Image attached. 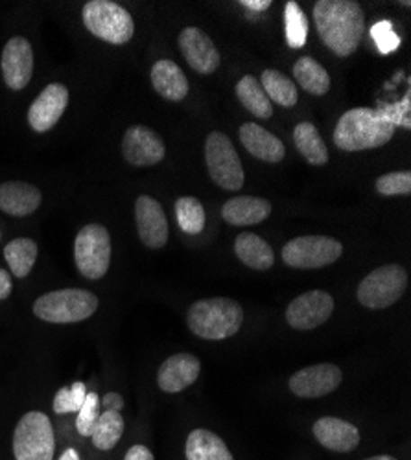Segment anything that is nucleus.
I'll return each mask as SVG.
<instances>
[{
  "instance_id": "44",
  "label": "nucleus",
  "mask_w": 411,
  "mask_h": 460,
  "mask_svg": "<svg viewBox=\"0 0 411 460\" xmlns=\"http://www.w3.org/2000/svg\"><path fill=\"white\" fill-rule=\"evenodd\" d=\"M365 460H397V458L389 456V455H377V456H371V458H365Z\"/></svg>"
},
{
  "instance_id": "2",
  "label": "nucleus",
  "mask_w": 411,
  "mask_h": 460,
  "mask_svg": "<svg viewBox=\"0 0 411 460\" xmlns=\"http://www.w3.org/2000/svg\"><path fill=\"white\" fill-rule=\"evenodd\" d=\"M395 135V126L380 109L358 107L347 111L335 124L334 144L342 151H365L386 146Z\"/></svg>"
},
{
  "instance_id": "6",
  "label": "nucleus",
  "mask_w": 411,
  "mask_h": 460,
  "mask_svg": "<svg viewBox=\"0 0 411 460\" xmlns=\"http://www.w3.org/2000/svg\"><path fill=\"white\" fill-rule=\"evenodd\" d=\"M56 437L52 421L45 412H26L13 433L15 460H52Z\"/></svg>"
},
{
  "instance_id": "17",
  "label": "nucleus",
  "mask_w": 411,
  "mask_h": 460,
  "mask_svg": "<svg viewBox=\"0 0 411 460\" xmlns=\"http://www.w3.org/2000/svg\"><path fill=\"white\" fill-rule=\"evenodd\" d=\"M179 49L186 63L200 74H212L221 63V56L216 45L200 28H184L179 35Z\"/></svg>"
},
{
  "instance_id": "15",
  "label": "nucleus",
  "mask_w": 411,
  "mask_h": 460,
  "mask_svg": "<svg viewBox=\"0 0 411 460\" xmlns=\"http://www.w3.org/2000/svg\"><path fill=\"white\" fill-rule=\"evenodd\" d=\"M0 68L6 85L13 91H22L33 74V52L24 37H12L0 58Z\"/></svg>"
},
{
  "instance_id": "25",
  "label": "nucleus",
  "mask_w": 411,
  "mask_h": 460,
  "mask_svg": "<svg viewBox=\"0 0 411 460\" xmlns=\"http://www.w3.org/2000/svg\"><path fill=\"white\" fill-rule=\"evenodd\" d=\"M186 460H235L229 447L216 433L194 429L186 438Z\"/></svg>"
},
{
  "instance_id": "33",
  "label": "nucleus",
  "mask_w": 411,
  "mask_h": 460,
  "mask_svg": "<svg viewBox=\"0 0 411 460\" xmlns=\"http://www.w3.org/2000/svg\"><path fill=\"white\" fill-rule=\"evenodd\" d=\"M286 43L290 49H303L308 40V19L297 3L290 0L284 10Z\"/></svg>"
},
{
  "instance_id": "26",
  "label": "nucleus",
  "mask_w": 411,
  "mask_h": 460,
  "mask_svg": "<svg viewBox=\"0 0 411 460\" xmlns=\"http://www.w3.org/2000/svg\"><path fill=\"white\" fill-rule=\"evenodd\" d=\"M293 78L307 93L323 96L330 91V75L314 58L303 56L293 65Z\"/></svg>"
},
{
  "instance_id": "21",
  "label": "nucleus",
  "mask_w": 411,
  "mask_h": 460,
  "mask_svg": "<svg viewBox=\"0 0 411 460\" xmlns=\"http://www.w3.org/2000/svg\"><path fill=\"white\" fill-rule=\"evenodd\" d=\"M41 191L33 184L10 181L0 184V210L10 216H28L35 212L41 205Z\"/></svg>"
},
{
  "instance_id": "1",
  "label": "nucleus",
  "mask_w": 411,
  "mask_h": 460,
  "mask_svg": "<svg viewBox=\"0 0 411 460\" xmlns=\"http://www.w3.org/2000/svg\"><path fill=\"white\" fill-rule=\"evenodd\" d=\"M314 21L321 41L342 58L358 49L365 31V13L353 0H319L314 6Z\"/></svg>"
},
{
  "instance_id": "34",
  "label": "nucleus",
  "mask_w": 411,
  "mask_h": 460,
  "mask_svg": "<svg viewBox=\"0 0 411 460\" xmlns=\"http://www.w3.org/2000/svg\"><path fill=\"white\" fill-rule=\"evenodd\" d=\"M85 396H87V387H85V383H82V381L72 383L70 387L59 389L56 393V398H54V403H52L54 412L56 414L78 412L80 407L85 402Z\"/></svg>"
},
{
  "instance_id": "43",
  "label": "nucleus",
  "mask_w": 411,
  "mask_h": 460,
  "mask_svg": "<svg viewBox=\"0 0 411 460\" xmlns=\"http://www.w3.org/2000/svg\"><path fill=\"white\" fill-rule=\"evenodd\" d=\"M59 460H82L80 458V453L74 449V447H68L61 456H59Z\"/></svg>"
},
{
  "instance_id": "28",
  "label": "nucleus",
  "mask_w": 411,
  "mask_h": 460,
  "mask_svg": "<svg viewBox=\"0 0 411 460\" xmlns=\"http://www.w3.org/2000/svg\"><path fill=\"white\" fill-rule=\"evenodd\" d=\"M237 96L242 102V105L249 112H253L256 119L268 120L273 114V105L266 96L263 85H260V80H256L251 74L244 75V78L237 84Z\"/></svg>"
},
{
  "instance_id": "27",
  "label": "nucleus",
  "mask_w": 411,
  "mask_h": 460,
  "mask_svg": "<svg viewBox=\"0 0 411 460\" xmlns=\"http://www.w3.org/2000/svg\"><path fill=\"white\" fill-rule=\"evenodd\" d=\"M293 140L299 153L310 163L312 166H323L328 163V149L323 142L317 128L310 122L297 124L293 129Z\"/></svg>"
},
{
  "instance_id": "40",
  "label": "nucleus",
  "mask_w": 411,
  "mask_h": 460,
  "mask_svg": "<svg viewBox=\"0 0 411 460\" xmlns=\"http://www.w3.org/2000/svg\"><path fill=\"white\" fill-rule=\"evenodd\" d=\"M100 405H103L105 411H117V412H121V409L124 407V400L117 393H107Z\"/></svg>"
},
{
  "instance_id": "13",
  "label": "nucleus",
  "mask_w": 411,
  "mask_h": 460,
  "mask_svg": "<svg viewBox=\"0 0 411 460\" xmlns=\"http://www.w3.org/2000/svg\"><path fill=\"white\" fill-rule=\"evenodd\" d=\"M122 155L131 166H154L166 155L163 138L146 126H133L126 131L122 140Z\"/></svg>"
},
{
  "instance_id": "22",
  "label": "nucleus",
  "mask_w": 411,
  "mask_h": 460,
  "mask_svg": "<svg viewBox=\"0 0 411 460\" xmlns=\"http://www.w3.org/2000/svg\"><path fill=\"white\" fill-rule=\"evenodd\" d=\"M272 214L270 201L253 196H240L229 199L221 208V216L233 226L258 225Z\"/></svg>"
},
{
  "instance_id": "14",
  "label": "nucleus",
  "mask_w": 411,
  "mask_h": 460,
  "mask_svg": "<svg viewBox=\"0 0 411 460\" xmlns=\"http://www.w3.org/2000/svg\"><path fill=\"white\" fill-rule=\"evenodd\" d=\"M68 105V89L61 84H50L28 109V124L37 133L50 131L63 117Z\"/></svg>"
},
{
  "instance_id": "24",
  "label": "nucleus",
  "mask_w": 411,
  "mask_h": 460,
  "mask_svg": "<svg viewBox=\"0 0 411 460\" xmlns=\"http://www.w3.org/2000/svg\"><path fill=\"white\" fill-rule=\"evenodd\" d=\"M235 252L242 263L255 271H268L275 263V254L270 243L253 233L238 234L235 240Z\"/></svg>"
},
{
  "instance_id": "31",
  "label": "nucleus",
  "mask_w": 411,
  "mask_h": 460,
  "mask_svg": "<svg viewBox=\"0 0 411 460\" xmlns=\"http://www.w3.org/2000/svg\"><path fill=\"white\" fill-rule=\"evenodd\" d=\"M260 85H263L270 102H275L281 107H293L299 100L295 84L279 70H264Z\"/></svg>"
},
{
  "instance_id": "30",
  "label": "nucleus",
  "mask_w": 411,
  "mask_h": 460,
  "mask_svg": "<svg viewBox=\"0 0 411 460\" xmlns=\"http://www.w3.org/2000/svg\"><path fill=\"white\" fill-rule=\"evenodd\" d=\"M4 258L10 265V271L17 279H24L30 275L31 267L37 260V243L30 238H17L12 240L4 247Z\"/></svg>"
},
{
  "instance_id": "9",
  "label": "nucleus",
  "mask_w": 411,
  "mask_h": 460,
  "mask_svg": "<svg viewBox=\"0 0 411 460\" xmlns=\"http://www.w3.org/2000/svg\"><path fill=\"white\" fill-rule=\"evenodd\" d=\"M74 261L89 280L105 277L111 263V236L103 225L91 223L80 230L74 242Z\"/></svg>"
},
{
  "instance_id": "18",
  "label": "nucleus",
  "mask_w": 411,
  "mask_h": 460,
  "mask_svg": "<svg viewBox=\"0 0 411 460\" xmlns=\"http://www.w3.org/2000/svg\"><path fill=\"white\" fill-rule=\"evenodd\" d=\"M201 363L192 354H175L170 356L159 368L157 383L165 393H181L194 385V381L200 377Z\"/></svg>"
},
{
  "instance_id": "39",
  "label": "nucleus",
  "mask_w": 411,
  "mask_h": 460,
  "mask_svg": "<svg viewBox=\"0 0 411 460\" xmlns=\"http://www.w3.org/2000/svg\"><path fill=\"white\" fill-rule=\"evenodd\" d=\"M124 460H156V458H154V453L146 446H133L128 449Z\"/></svg>"
},
{
  "instance_id": "11",
  "label": "nucleus",
  "mask_w": 411,
  "mask_h": 460,
  "mask_svg": "<svg viewBox=\"0 0 411 460\" xmlns=\"http://www.w3.org/2000/svg\"><path fill=\"white\" fill-rule=\"evenodd\" d=\"M334 312V298L323 289H312L290 302L286 321L293 330H314L326 323Z\"/></svg>"
},
{
  "instance_id": "20",
  "label": "nucleus",
  "mask_w": 411,
  "mask_h": 460,
  "mask_svg": "<svg viewBox=\"0 0 411 460\" xmlns=\"http://www.w3.org/2000/svg\"><path fill=\"white\" fill-rule=\"evenodd\" d=\"M238 137L247 153L260 161L275 164L286 157V147L282 140L258 124H244L238 131Z\"/></svg>"
},
{
  "instance_id": "16",
  "label": "nucleus",
  "mask_w": 411,
  "mask_h": 460,
  "mask_svg": "<svg viewBox=\"0 0 411 460\" xmlns=\"http://www.w3.org/2000/svg\"><path fill=\"white\" fill-rule=\"evenodd\" d=\"M135 221L140 242L149 249H161L168 242V219L159 201L140 196L135 203Z\"/></svg>"
},
{
  "instance_id": "23",
  "label": "nucleus",
  "mask_w": 411,
  "mask_h": 460,
  "mask_svg": "<svg viewBox=\"0 0 411 460\" xmlns=\"http://www.w3.org/2000/svg\"><path fill=\"white\" fill-rule=\"evenodd\" d=\"M152 85L157 94L168 102H181L189 94V80L179 65L170 59H161L154 65Z\"/></svg>"
},
{
  "instance_id": "36",
  "label": "nucleus",
  "mask_w": 411,
  "mask_h": 460,
  "mask_svg": "<svg viewBox=\"0 0 411 460\" xmlns=\"http://www.w3.org/2000/svg\"><path fill=\"white\" fill-rule=\"evenodd\" d=\"M76 429L82 437H91L93 428L100 416V398L96 393H87L84 405L76 412Z\"/></svg>"
},
{
  "instance_id": "4",
  "label": "nucleus",
  "mask_w": 411,
  "mask_h": 460,
  "mask_svg": "<svg viewBox=\"0 0 411 460\" xmlns=\"http://www.w3.org/2000/svg\"><path fill=\"white\" fill-rule=\"evenodd\" d=\"M98 296L85 289H58L40 296L33 304V314L54 324L80 323L94 315Z\"/></svg>"
},
{
  "instance_id": "37",
  "label": "nucleus",
  "mask_w": 411,
  "mask_h": 460,
  "mask_svg": "<svg viewBox=\"0 0 411 460\" xmlns=\"http://www.w3.org/2000/svg\"><path fill=\"white\" fill-rule=\"evenodd\" d=\"M371 35H372V40H375V43H377V47L382 54H391L400 47V37L393 30L391 21L377 22L375 26L371 28Z\"/></svg>"
},
{
  "instance_id": "29",
  "label": "nucleus",
  "mask_w": 411,
  "mask_h": 460,
  "mask_svg": "<svg viewBox=\"0 0 411 460\" xmlns=\"http://www.w3.org/2000/svg\"><path fill=\"white\" fill-rule=\"evenodd\" d=\"M122 433H124V418L121 416V412L103 411L96 420L91 438L94 447L102 451H111L121 442Z\"/></svg>"
},
{
  "instance_id": "32",
  "label": "nucleus",
  "mask_w": 411,
  "mask_h": 460,
  "mask_svg": "<svg viewBox=\"0 0 411 460\" xmlns=\"http://www.w3.org/2000/svg\"><path fill=\"white\" fill-rule=\"evenodd\" d=\"M175 217L183 233L200 234L205 228V208L196 198H179L175 201Z\"/></svg>"
},
{
  "instance_id": "19",
  "label": "nucleus",
  "mask_w": 411,
  "mask_h": 460,
  "mask_svg": "<svg viewBox=\"0 0 411 460\" xmlns=\"http://www.w3.org/2000/svg\"><path fill=\"white\" fill-rule=\"evenodd\" d=\"M314 437L323 447L335 453H349L360 444V431L356 426L334 416H325L316 421Z\"/></svg>"
},
{
  "instance_id": "5",
  "label": "nucleus",
  "mask_w": 411,
  "mask_h": 460,
  "mask_svg": "<svg viewBox=\"0 0 411 460\" xmlns=\"http://www.w3.org/2000/svg\"><path fill=\"white\" fill-rule=\"evenodd\" d=\"M82 17L93 35L111 45H124L135 33V22L130 12L111 0H91L84 6Z\"/></svg>"
},
{
  "instance_id": "38",
  "label": "nucleus",
  "mask_w": 411,
  "mask_h": 460,
  "mask_svg": "<svg viewBox=\"0 0 411 460\" xmlns=\"http://www.w3.org/2000/svg\"><path fill=\"white\" fill-rule=\"evenodd\" d=\"M384 114L386 119L397 128H406V129H411V96L409 93L402 98V102H397V103H391V105H384V107H379Z\"/></svg>"
},
{
  "instance_id": "3",
  "label": "nucleus",
  "mask_w": 411,
  "mask_h": 460,
  "mask_svg": "<svg viewBox=\"0 0 411 460\" xmlns=\"http://www.w3.org/2000/svg\"><path fill=\"white\" fill-rule=\"evenodd\" d=\"M186 323L201 339L223 341L238 333L244 323V310L237 300L226 296L203 298L191 305Z\"/></svg>"
},
{
  "instance_id": "41",
  "label": "nucleus",
  "mask_w": 411,
  "mask_h": 460,
  "mask_svg": "<svg viewBox=\"0 0 411 460\" xmlns=\"http://www.w3.org/2000/svg\"><path fill=\"white\" fill-rule=\"evenodd\" d=\"M12 289H13L12 275L4 270H0V300H6L12 295Z\"/></svg>"
},
{
  "instance_id": "7",
  "label": "nucleus",
  "mask_w": 411,
  "mask_h": 460,
  "mask_svg": "<svg viewBox=\"0 0 411 460\" xmlns=\"http://www.w3.org/2000/svg\"><path fill=\"white\" fill-rule=\"evenodd\" d=\"M407 288V273L397 263L371 271L358 286L356 296L369 310H386L400 300Z\"/></svg>"
},
{
  "instance_id": "10",
  "label": "nucleus",
  "mask_w": 411,
  "mask_h": 460,
  "mask_svg": "<svg viewBox=\"0 0 411 460\" xmlns=\"http://www.w3.org/2000/svg\"><path fill=\"white\" fill-rule=\"evenodd\" d=\"M342 242L328 236H301L282 247V260L293 270H321L340 260Z\"/></svg>"
},
{
  "instance_id": "8",
  "label": "nucleus",
  "mask_w": 411,
  "mask_h": 460,
  "mask_svg": "<svg viewBox=\"0 0 411 460\" xmlns=\"http://www.w3.org/2000/svg\"><path fill=\"white\" fill-rule=\"evenodd\" d=\"M205 161L210 179L223 190L238 191L244 186V168L228 135L214 131L205 140Z\"/></svg>"
},
{
  "instance_id": "42",
  "label": "nucleus",
  "mask_w": 411,
  "mask_h": 460,
  "mask_svg": "<svg viewBox=\"0 0 411 460\" xmlns=\"http://www.w3.org/2000/svg\"><path fill=\"white\" fill-rule=\"evenodd\" d=\"M240 4L253 12H264L272 6V0H240Z\"/></svg>"
},
{
  "instance_id": "35",
  "label": "nucleus",
  "mask_w": 411,
  "mask_h": 460,
  "mask_svg": "<svg viewBox=\"0 0 411 460\" xmlns=\"http://www.w3.org/2000/svg\"><path fill=\"white\" fill-rule=\"evenodd\" d=\"M377 191L384 198L407 196L411 191V173L409 172H391L377 179Z\"/></svg>"
},
{
  "instance_id": "12",
  "label": "nucleus",
  "mask_w": 411,
  "mask_h": 460,
  "mask_svg": "<svg viewBox=\"0 0 411 460\" xmlns=\"http://www.w3.org/2000/svg\"><path fill=\"white\" fill-rule=\"evenodd\" d=\"M342 368L332 363H319L295 372L290 377V391L299 398H321L342 385Z\"/></svg>"
}]
</instances>
